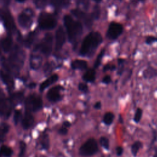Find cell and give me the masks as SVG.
Returning <instances> with one entry per match:
<instances>
[{
	"instance_id": "obj_34",
	"label": "cell",
	"mask_w": 157,
	"mask_h": 157,
	"mask_svg": "<svg viewBox=\"0 0 157 157\" xmlns=\"http://www.w3.org/2000/svg\"><path fill=\"white\" fill-rule=\"evenodd\" d=\"M47 2L48 0H33L34 5L38 9L44 8L47 5Z\"/></svg>"
},
{
	"instance_id": "obj_12",
	"label": "cell",
	"mask_w": 157,
	"mask_h": 157,
	"mask_svg": "<svg viewBox=\"0 0 157 157\" xmlns=\"http://www.w3.org/2000/svg\"><path fill=\"white\" fill-rule=\"evenodd\" d=\"M15 106L11 99L8 98H5L0 96V115L3 116L6 118H8L13 107Z\"/></svg>"
},
{
	"instance_id": "obj_16",
	"label": "cell",
	"mask_w": 157,
	"mask_h": 157,
	"mask_svg": "<svg viewBox=\"0 0 157 157\" xmlns=\"http://www.w3.org/2000/svg\"><path fill=\"white\" fill-rule=\"evenodd\" d=\"M0 75L3 82L7 85V86L10 89H12L13 87L14 82L12 77L9 74V72H7V71L2 70L0 72Z\"/></svg>"
},
{
	"instance_id": "obj_30",
	"label": "cell",
	"mask_w": 157,
	"mask_h": 157,
	"mask_svg": "<svg viewBox=\"0 0 157 157\" xmlns=\"http://www.w3.org/2000/svg\"><path fill=\"white\" fill-rule=\"evenodd\" d=\"M40 145L44 150H47L50 146V140L48 135L47 133H44L40 140Z\"/></svg>"
},
{
	"instance_id": "obj_40",
	"label": "cell",
	"mask_w": 157,
	"mask_h": 157,
	"mask_svg": "<svg viewBox=\"0 0 157 157\" xmlns=\"http://www.w3.org/2000/svg\"><path fill=\"white\" fill-rule=\"evenodd\" d=\"M112 81L111 77L110 75H105L102 79V82L104 84H109Z\"/></svg>"
},
{
	"instance_id": "obj_2",
	"label": "cell",
	"mask_w": 157,
	"mask_h": 157,
	"mask_svg": "<svg viewBox=\"0 0 157 157\" xmlns=\"http://www.w3.org/2000/svg\"><path fill=\"white\" fill-rule=\"evenodd\" d=\"M25 59V54L23 50L18 47H15L11 52L7 62L3 61L4 68L7 72L13 73L18 72L22 68Z\"/></svg>"
},
{
	"instance_id": "obj_31",
	"label": "cell",
	"mask_w": 157,
	"mask_h": 157,
	"mask_svg": "<svg viewBox=\"0 0 157 157\" xmlns=\"http://www.w3.org/2000/svg\"><path fill=\"white\" fill-rule=\"evenodd\" d=\"M99 143L100 145L104 149L108 150L110 148L109 139L105 136H101L99 139Z\"/></svg>"
},
{
	"instance_id": "obj_18",
	"label": "cell",
	"mask_w": 157,
	"mask_h": 157,
	"mask_svg": "<svg viewBox=\"0 0 157 157\" xmlns=\"http://www.w3.org/2000/svg\"><path fill=\"white\" fill-rule=\"evenodd\" d=\"M42 58L40 55H32L29 59V65L31 69L34 70L38 69L42 65Z\"/></svg>"
},
{
	"instance_id": "obj_26",
	"label": "cell",
	"mask_w": 157,
	"mask_h": 157,
	"mask_svg": "<svg viewBox=\"0 0 157 157\" xmlns=\"http://www.w3.org/2000/svg\"><path fill=\"white\" fill-rule=\"evenodd\" d=\"M9 98L11 99V101H12L13 104L15 105H16L17 104L21 102V101H23V94L20 92L15 93H13L12 95H10Z\"/></svg>"
},
{
	"instance_id": "obj_37",
	"label": "cell",
	"mask_w": 157,
	"mask_h": 157,
	"mask_svg": "<svg viewBox=\"0 0 157 157\" xmlns=\"http://www.w3.org/2000/svg\"><path fill=\"white\" fill-rule=\"evenodd\" d=\"M78 88L79 91H80L82 93H86L88 92V86L87 84L85 83H80L78 85Z\"/></svg>"
},
{
	"instance_id": "obj_6",
	"label": "cell",
	"mask_w": 157,
	"mask_h": 157,
	"mask_svg": "<svg viewBox=\"0 0 157 157\" xmlns=\"http://www.w3.org/2000/svg\"><path fill=\"white\" fill-rule=\"evenodd\" d=\"M25 104L26 111L31 113L37 112L42 107V100L38 95L31 94L26 98Z\"/></svg>"
},
{
	"instance_id": "obj_38",
	"label": "cell",
	"mask_w": 157,
	"mask_h": 157,
	"mask_svg": "<svg viewBox=\"0 0 157 157\" xmlns=\"http://www.w3.org/2000/svg\"><path fill=\"white\" fill-rule=\"evenodd\" d=\"M156 41H157V38L154 36H148L145 39V43L147 44H151Z\"/></svg>"
},
{
	"instance_id": "obj_33",
	"label": "cell",
	"mask_w": 157,
	"mask_h": 157,
	"mask_svg": "<svg viewBox=\"0 0 157 157\" xmlns=\"http://www.w3.org/2000/svg\"><path fill=\"white\" fill-rule=\"evenodd\" d=\"M104 53H105V50L104 49H102L101 52L99 53V55H98L96 60H95V62H94V69H96L98 68L99 65L101 64V61H102V59L103 58V56L104 55Z\"/></svg>"
},
{
	"instance_id": "obj_39",
	"label": "cell",
	"mask_w": 157,
	"mask_h": 157,
	"mask_svg": "<svg viewBox=\"0 0 157 157\" xmlns=\"http://www.w3.org/2000/svg\"><path fill=\"white\" fill-rule=\"evenodd\" d=\"M115 151H116V155L118 156H121L123 154V151H124V150H123V148L121 146H118L116 147L115 148Z\"/></svg>"
},
{
	"instance_id": "obj_8",
	"label": "cell",
	"mask_w": 157,
	"mask_h": 157,
	"mask_svg": "<svg viewBox=\"0 0 157 157\" xmlns=\"http://www.w3.org/2000/svg\"><path fill=\"white\" fill-rule=\"evenodd\" d=\"M53 47V36L50 33L45 35L41 42L35 47V50H40L45 56L50 55Z\"/></svg>"
},
{
	"instance_id": "obj_44",
	"label": "cell",
	"mask_w": 157,
	"mask_h": 157,
	"mask_svg": "<svg viewBox=\"0 0 157 157\" xmlns=\"http://www.w3.org/2000/svg\"><path fill=\"white\" fill-rule=\"evenodd\" d=\"M35 85H36V84H35V83H33L30 84V85H29V87H31V88H32V87H34V86H35Z\"/></svg>"
},
{
	"instance_id": "obj_1",
	"label": "cell",
	"mask_w": 157,
	"mask_h": 157,
	"mask_svg": "<svg viewBox=\"0 0 157 157\" xmlns=\"http://www.w3.org/2000/svg\"><path fill=\"white\" fill-rule=\"evenodd\" d=\"M102 37L98 31H92L83 39L79 50L80 55L90 56L93 55L95 50L102 42Z\"/></svg>"
},
{
	"instance_id": "obj_27",
	"label": "cell",
	"mask_w": 157,
	"mask_h": 157,
	"mask_svg": "<svg viewBox=\"0 0 157 157\" xmlns=\"http://www.w3.org/2000/svg\"><path fill=\"white\" fill-rule=\"evenodd\" d=\"M13 154V151L11 148L6 146L2 145L0 148V156L4 157H11Z\"/></svg>"
},
{
	"instance_id": "obj_36",
	"label": "cell",
	"mask_w": 157,
	"mask_h": 157,
	"mask_svg": "<svg viewBox=\"0 0 157 157\" xmlns=\"http://www.w3.org/2000/svg\"><path fill=\"white\" fill-rule=\"evenodd\" d=\"M21 117V112L20 110H16L14 112L13 115V121L15 124H17Z\"/></svg>"
},
{
	"instance_id": "obj_4",
	"label": "cell",
	"mask_w": 157,
	"mask_h": 157,
	"mask_svg": "<svg viewBox=\"0 0 157 157\" xmlns=\"http://www.w3.org/2000/svg\"><path fill=\"white\" fill-rule=\"evenodd\" d=\"M99 148L97 140L93 137H90L80 147L78 153L82 156L88 157L96 154Z\"/></svg>"
},
{
	"instance_id": "obj_32",
	"label": "cell",
	"mask_w": 157,
	"mask_h": 157,
	"mask_svg": "<svg viewBox=\"0 0 157 157\" xmlns=\"http://www.w3.org/2000/svg\"><path fill=\"white\" fill-rule=\"evenodd\" d=\"M142 114H143L142 109L140 107H138L136 110L134 116V121L136 123H139L140 121L141 118L142 117Z\"/></svg>"
},
{
	"instance_id": "obj_46",
	"label": "cell",
	"mask_w": 157,
	"mask_h": 157,
	"mask_svg": "<svg viewBox=\"0 0 157 157\" xmlns=\"http://www.w3.org/2000/svg\"><path fill=\"white\" fill-rule=\"evenodd\" d=\"M17 1H18V2H23L24 1H25L26 0H16Z\"/></svg>"
},
{
	"instance_id": "obj_9",
	"label": "cell",
	"mask_w": 157,
	"mask_h": 157,
	"mask_svg": "<svg viewBox=\"0 0 157 157\" xmlns=\"http://www.w3.org/2000/svg\"><path fill=\"white\" fill-rule=\"evenodd\" d=\"M0 17L7 31L10 34H13L16 31L15 24L10 12L6 9H0Z\"/></svg>"
},
{
	"instance_id": "obj_49",
	"label": "cell",
	"mask_w": 157,
	"mask_h": 157,
	"mask_svg": "<svg viewBox=\"0 0 157 157\" xmlns=\"http://www.w3.org/2000/svg\"><path fill=\"white\" fill-rule=\"evenodd\" d=\"M1 49H0V55H1Z\"/></svg>"
},
{
	"instance_id": "obj_24",
	"label": "cell",
	"mask_w": 157,
	"mask_h": 157,
	"mask_svg": "<svg viewBox=\"0 0 157 157\" xmlns=\"http://www.w3.org/2000/svg\"><path fill=\"white\" fill-rule=\"evenodd\" d=\"M115 118V115L113 112H107L104 113L102 117V122L107 126H110L112 124Z\"/></svg>"
},
{
	"instance_id": "obj_45",
	"label": "cell",
	"mask_w": 157,
	"mask_h": 157,
	"mask_svg": "<svg viewBox=\"0 0 157 157\" xmlns=\"http://www.w3.org/2000/svg\"><path fill=\"white\" fill-rule=\"evenodd\" d=\"M153 157H157V150L155 151V152L153 155Z\"/></svg>"
},
{
	"instance_id": "obj_35",
	"label": "cell",
	"mask_w": 157,
	"mask_h": 157,
	"mask_svg": "<svg viewBox=\"0 0 157 157\" xmlns=\"http://www.w3.org/2000/svg\"><path fill=\"white\" fill-rule=\"evenodd\" d=\"M20 153H19V156L20 157H23V155L25 153L26 149V145L23 141H21L20 142Z\"/></svg>"
},
{
	"instance_id": "obj_22",
	"label": "cell",
	"mask_w": 157,
	"mask_h": 157,
	"mask_svg": "<svg viewBox=\"0 0 157 157\" xmlns=\"http://www.w3.org/2000/svg\"><path fill=\"white\" fill-rule=\"evenodd\" d=\"M71 0H50L51 4L56 9H61L68 7Z\"/></svg>"
},
{
	"instance_id": "obj_43",
	"label": "cell",
	"mask_w": 157,
	"mask_h": 157,
	"mask_svg": "<svg viewBox=\"0 0 157 157\" xmlns=\"http://www.w3.org/2000/svg\"><path fill=\"white\" fill-rule=\"evenodd\" d=\"M11 0H0L1 3L4 6H9Z\"/></svg>"
},
{
	"instance_id": "obj_25",
	"label": "cell",
	"mask_w": 157,
	"mask_h": 157,
	"mask_svg": "<svg viewBox=\"0 0 157 157\" xmlns=\"http://www.w3.org/2000/svg\"><path fill=\"white\" fill-rule=\"evenodd\" d=\"M143 146V144H142V142L141 141H139V140H137V141H135L131 146V154L132 155V156L134 157H136L138 153H139V151L140 150V149L142 148Z\"/></svg>"
},
{
	"instance_id": "obj_7",
	"label": "cell",
	"mask_w": 157,
	"mask_h": 157,
	"mask_svg": "<svg viewBox=\"0 0 157 157\" xmlns=\"http://www.w3.org/2000/svg\"><path fill=\"white\" fill-rule=\"evenodd\" d=\"M34 13L30 8L23 10L18 15V21L20 26L24 29L29 28L33 22Z\"/></svg>"
},
{
	"instance_id": "obj_19",
	"label": "cell",
	"mask_w": 157,
	"mask_h": 157,
	"mask_svg": "<svg viewBox=\"0 0 157 157\" xmlns=\"http://www.w3.org/2000/svg\"><path fill=\"white\" fill-rule=\"evenodd\" d=\"M58 79V76L57 74H53L47 78L45 81H44L40 85L39 90L40 91H43L47 87L50 86L51 85L55 83Z\"/></svg>"
},
{
	"instance_id": "obj_15",
	"label": "cell",
	"mask_w": 157,
	"mask_h": 157,
	"mask_svg": "<svg viewBox=\"0 0 157 157\" xmlns=\"http://www.w3.org/2000/svg\"><path fill=\"white\" fill-rule=\"evenodd\" d=\"M34 121V117L33 116L31 113L26 111L25 115L21 120V125L23 129H27L31 128L33 126Z\"/></svg>"
},
{
	"instance_id": "obj_23",
	"label": "cell",
	"mask_w": 157,
	"mask_h": 157,
	"mask_svg": "<svg viewBox=\"0 0 157 157\" xmlns=\"http://www.w3.org/2000/svg\"><path fill=\"white\" fill-rule=\"evenodd\" d=\"M36 34H37L36 32L34 31L29 33L27 35V36L26 37V38L24 39V41H23L24 45L26 47H27V48L31 47L34 40H35V38L36 37Z\"/></svg>"
},
{
	"instance_id": "obj_10",
	"label": "cell",
	"mask_w": 157,
	"mask_h": 157,
	"mask_svg": "<svg viewBox=\"0 0 157 157\" xmlns=\"http://www.w3.org/2000/svg\"><path fill=\"white\" fill-rule=\"evenodd\" d=\"M71 13L77 18L82 20L85 25L88 26L90 27L93 21V19L96 18V13H88L86 12H85L82 11V10H80L78 9H75L71 10Z\"/></svg>"
},
{
	"instance_id": "obj_48",
	"label": "cell",
	"mask_w": 157,
	"mask_h": 157,
	"mask_svg": "<svg viewBox=\"0 0 157 157\" xmlns=\"http://www.w3.org/2000/svg\"><path fill=\"white\" fill-rule=\"evenodd\" d=\"M139 1H142V2H143V1H144L145 0H139Z\"/></svg>"
},
{
	"instance_id": "obj_5",
	"label": "cell",
	"mask_w": 157,
	"mask_h": 157,
	"mask_svg": "<svg viewBox=\"0 0 157 157\" xmlns=\"http://www.w3.org/2000/svg\"><path fill=\"white\" fill-rule=\"evenodd\" d=\"M38 24L41 29L50 30L56 27L57 20L52 14L42 12L38 18Z\"/></svg>"
},
{
	"instance_id": "obj_41",
	"label": "cell",
	"mask_w": 157,
	"mask_h": 157,
	"mask_svg": "<svg viewBox=\"0 0 157 157\" xmlns=\"http://www.w3.org/2000/svg\"><path fill=\"white\" fill-rule=\"evenodd\" d=\"M101 106H102V104H101V102L100 101H98L94 104V108L95 109H97V110H99V109H101Z\"/></svg>"
},
{
	"instance_id": "obj_28",
	"label": "cell",
	"mask_w": 157,
	"mask_h": 157,
	"mask_svg": "<svg viewBox=\"0 0 157 157\" xmlns=\"http://www.w3.org/2000/svg\"><path fill=\"white\" fill-rule=\"evenodd\" d=\"M9 130V126L6 123L0 124V142H2Z\"/></svg>"
},
{
	"instance_id": "obj_3",
	"label": "cell",
	"mask_w": 157,
	"mask_h": 157,
	"mask_svg": "<svg viewBox=\"0 0 157 157\" xmlns=\"http://www.w3.org/2000/svg\"><path fill=\"white\" fill-rule=\"evenodd\" d=\"M64 25L67 32L69 41L76 44L83 33V26L80 21L75 20L71 15H65L63 18Z\"/></svg>"
},
{
	"instance_id": "obj_42",
	"label": "cell",
	"mask_w": 157,
	"mask_h": 157,
	"mask_svg": "<svg viewBox=\"0 0 157 157\" xmlns=\"http://www.w3.org/2000/svg\"><path fill=\"white\" fill-rule=\"evenodd\" d=\"M114 68H115V66H114L107 65V66H105L104 67L103 70H104V71H107V70H109V69H110V70H112V69H113Z\"/></svg>"
},
{
	"instance_id": "obj_47",
	"label": "cell",
	"mask_w": 157,
	"mask_h": 157,
	"mask_svg": "<svg viewBox=\"0 0 157 157\" xmlns=\"http://www.w3.org/2000/svg\"><path fill=\"white\" fill-rule=\"evenodd\" d=\"M94 2H101L102 0H93Z\"/></svg>"
},
{
	"instance_id": "obj_17",
	"label": "cell",
	"mask_w": 157,
	"mask_h": 157,
	"mask_svg": "<svg viewBox=\"0 0 157 157\" xmlns=\"http://www.w3.org/2000/svg\"><path fill=\"white\" fill-rule=\"evenodd\" d=\"M71 66L74 70H86L88 68V63L84 59H77L72 61Z\"/></svg>"
},
{
	"instance_id": "obj_20",
	"label": "cell",
	"mask_w": 157,
	"mask_h": 157,
	"mask_svg": "<svg viewBox=\"0 0 157 157\" xmlns=\"http://www.w3.org/2000/svg\"><path fill=\"white\" fill-rule=\"evenodd\" d=\"M83 80L85 82H93L96 78V71L94 68L87 69L82 76Z\"/></svg>"
},
{
	"instance_id": "obj_14",
	"label": "cell",
	"mask_w": 157,
	"mask_h": 157,
	"mask_svg": "<svg viewBox=\"0 0 157 157\" xmlns=\"http://www.w3.org/2000/svg\"><path fill=\"white\" fill-rule=\"evenodd\" d=\"M66 41V34L62 26H59L55 33V51H59Z\"/></svg>"
},
{
	"instance_id": "obj_13",
	"label": "cell",
	"mask_w": 157,
	"mask_h": 157,
	"mask_svg": "<svg viewBox=\"0 0 157 157\" xmlns=\"http://www.w3.org/2000/svg\"><path fill=\"white\" fill-rule=\"evenodd\" d=\"M63 90V88L61 85H56L50 88L47 93V98L48 100L52 102L59 101L62 98L61 91Z\"/></svg>"
},
{
	"instance_id": "obj_11",
	"label": "cell",
	"mask_w": 157,
	"mask_h": 157,
	"mask_svg": "<svg viewBox=\"0 0 157 157\" xmlns=\"http://www.w3.org/2000/svg\"><path fill=\"white\" fill-rule=\"evenodd\" d=\"M123 26L121 24L113 21L109 25L106 37L111 40L117 39L123 33Z\"/></svg>"
},
{
	"instance_id": "obj_21",
	"label": "cell",
	"mask_w": 157,
	"mask_h": 157,
	"mask_svg": "<svg viewBox=\"0 0 157 157\" xmlns=\"http://www.w3.org/2000/svg\"><path fill=\"white\" fill-rule=\"evenodd\" d=\"M1 45L4 52H8L10 50L12 45V39L10 36H7L2 38L1 40Z\"/></svg>"
},
{
	"instance_id": "obj_29",
	"label": "cell",
	"mask_w": 157,
	"mask_h": 157,
	"mask_svg": "<svg viewBox=\"0 0 157 157\" xmlns=\"http://www.w3.org/2000/svg\"><path fill=\"white\" fill-rule=\"evenodd\" d=\"M71 126V123L68 121H64L61 128L58 130V133L61 135H66L68 132V130Z\"/></svg>"
}]
</instances>
